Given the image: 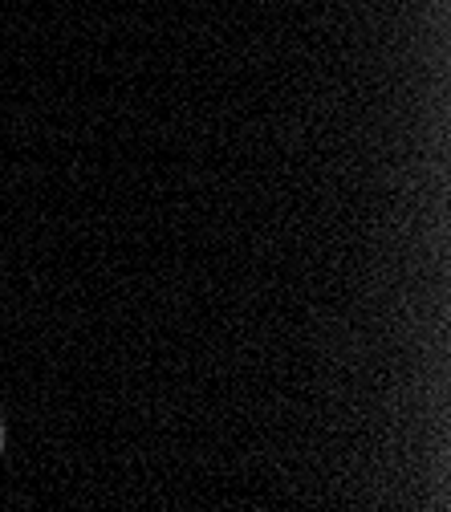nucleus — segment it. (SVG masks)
Returning a JSON list of instances; mask_svg holds the SVG:
<instances>
[{"label": "nucleus", "mask_w": 451, "mask_h": 512, "mask_svg": "<svg viewBox=\"0 0 451 512\" xmlns=\"http://www.w3.org/2000/svg\"><path fill=\"white\" fill-rule=\"evenodd\" d=\"M0 447H5V427H0Z\"/></svg>", "instance_id": "1"}]
</instances>
